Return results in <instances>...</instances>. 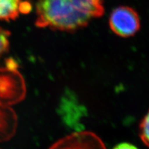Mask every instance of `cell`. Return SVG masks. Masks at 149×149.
Returning a JSON list of instances; mask_svg holds the SVG:
<instances>
[{
	"label": "cell",
	"mask_w": 149,
	"mask_h": 149,
	"mask_svg": "<svg viewBox=\"0 0 149 149\" xmlns=\"http://www.w3.org/2000/svg\"><path fill=\"white\" fill-rule=\"evenodd\" d=\"M25 95L24 79L17 70L15 60L9 58L5 67H0V104L9 106L18 103Z\"/></svg>",
	"instance_id": "cell-2"
},
{
	"label": "cell",
	"mask_w": 149,
	"mask_h": 149,
	"mask_svg": "<svg viewBox=\"0 0 149 149\" xmlns=\"http://www.w3.org/2000/svg\"><path fill=\"white\" fill-rule=\"evenodd\" d=\"M17 127V116L9 106L0 104V142L11 139Z\"/></svg>",
	"instance_id": "cell-5"
},
{
	"label": "cell",
	"mask_w": 149,
	"mask_h": 149,
	"mask_svg": "<svg viewBox=\"0 0 149 149\" xmlns=\"http://www.w3.org/2000/svg\"><path fill=\"white\" fill-rule=\"evenodd\" d=\"M113 149H139L136 146L132 145L131 143L126 142L120 143L118 145L115 146Z\"/></svg>",
	"instance_id": "cell-10"
},
{
	"label": "cell",
	"mask_w": 149,
	"mask_h": 149,
	"mask_svg": "<svg viewBox=\"0 0 149 149\" xmlns=\"http://www.w3.org/2000/svg\"><path fill=\"white\" fill-rule=\"evenodd\" d=\"M139 134L143 142L149 147V110L140 124Z\"/></svg>",
	"instance_id": "cell-8"
},
{
	"label": "cell",
	"mask_w": 149,
	"mask_h": 149,
	"mask_svg": "<svg viewBox=\"0 0 149 149\" xmlns=\"http://www.w3.org/2000/svg\"><path fill=\"white\" fill-rule=\"evenodd\" d=\"M91 19L69 0H38L36 24L39 27L72 31L85 27Z\"/></svg>",
	"instance_id": "cell-1"
},
{
	"label": "cell",
	"mask_w": 149,
	"mask_h": 149,
	"mask_svg": "<svg viewBox=\"0 0 149 149\" xmlns=\"http://www.w3.org/2000/svg\"><path fill=\"white\" fill-rule=\"evenodd\" d=\"M9 32L0 27V57L8 49Z\"/></svg>",
	"instance_id": "cell-9"
},
{
	"label": "cell",
	"mask_w": 149,
	"mask_h": 149,
	"mask_svg": "<svg viewBox=\"0 0 149 149\" xmlns=\"http://www.w3.org/2000/svg\"><path fill=\"white\" fill-rule=\"evenodd\" d=\"M49 149H106L104 143L90 131L74 132L58 140Z\"/></svg>",
	"instance_id": "cell-4"
},
{
	"label": "cell",
	"mask_w": 149,
	"mask_h": 149,
	"mask_svg": "<svg viewBox=\"0 0 149 149\" xmlns=\"http://www.w3.org/2000/svg\"><path fill=\"white\" fill-rule=\"evenodd\" d=\"M140 19L137 12L128 6H120L112 12L109 26L116 34L123 37L134 36L140 28Z\"/></svg>",
	"instance_id": "cell-3"
},
{
	"label": "cell",
	"mask_w": 149,
	"mask_h": 149,
	"mask_svg": "<svg viewBox=\"0 0 149 149\" xmlns=\"http://www.w3.org/2000/svg\"><path fill=\"white\" fill-rule=\"evenodd\" d=\"M73 5L91 19L99 17L104 13L102 0H69Z\"/></svg>",
	"instance_id": "cell-6"
},
{
	"label": "cell",
	"mask_w": 149,
	"mask_h": 149,
	"mask_svg": "<svg viewBox=\"0 0 149 149\" xmlns=\"http://www.w3.org/2000/svg\"><path fill=\"white\" fill-rule=\"evenodd\" d=\"M22 0H0V19L15 20L21 13Z\"/></svg>",
	"instance_id": "cell-7"
}]
</instances>
